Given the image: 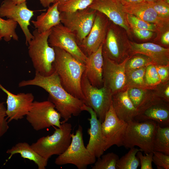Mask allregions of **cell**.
I'll return each instance as SVG.
<instances>
[{"label": "cell", "mask_w": 169, "mask_h": 169, "mask_svg": "<svg viewBox=\"0 0 169 169\" xmlns=\"http://www.w3.org/2000/svg\"><path fill=\"white\" fill-rule=\"evenodd\" d=\"M129 3H138L145 2L144 0H121Z\"/></svg>", "instance_id": "f6af8a7d"}, {"label": "cell", "mask_w": 169, "mask_h": 169, "mask_svg": "<svg viewBox=\"0 0 169 169\" xmlns=\"http://www.w3.org/2000/svg\"><path fill=\"white\" fill-rule=\"evenodd\" d=\"M97 12L88 7L72 13H60L61 23L75 35L78 45L90 31Z\"/></svg>", "instance_id": "9c48e42d"}, {"label": "cell", "mask_w": 169, "mask_h": 169, "mask_svg": "<svg viewBox=\"0 0 169 169\" xmlns=\"http://www.w3.org/2000/svg\"><path fill=\"white\" fill-rule=\"evenodd\" d=\"M130 55L141 54L149 57L155 65H169V49L150 42L138 43L129 41Z\"/></svg>", "instance_id": "ffe728a7"}, {"label": "cell", "mask_w": 169, "mask_h": 169, "mask_svg": "<svg viewBox=\"0 0 169 169\" xmlns=\"http://www.w3.org/2000/svg\"><path fill=\"white\" fill-rule=\"evenodd\" d=\"M103 55V86L107 88L112 95L127 89L125 66L130 56L122 62L118 64Z\"/></svg>", "instance_id": "5bb4252c"}, {"label": "cell", "mask_w": 169, "mask_h": 169, "mask_svg": "<svg viewBox=\"0 0 169 169\" xmlns=\"http://www.w3.org/2000/svg\"><path fill=\"white\" fill-rule=\"evenodd\" d=\"M136 118L143 120H152L159 125L168 126L169 103L156 98L145 108Z\"/></svg>", "instance_id": "603a6c76"}, {"label": "cell", "mask_w": 169, "mask_h": 169, "mask_svg": "<svg viewBox=\"0 0 169 169\" xmlns=\"http://www.w3.org/2000/svg\"><path fill=\"white\" fill-rule=\"evenodd\" d=\"M2 38H3V37H2V35L0 33V40H1L2 39Z\"/></svg>", "instance_id": "681fc988"}, {"label": "cell", "mask_w": 169, "mask_h": 169, "mask_svg": "<svg viewBox=\"0 0 169 169\" xmlns=\"http://www.w3.org/2000/svg\"><path fill=\"white\" fill-rule=\"evenodd\" d=\"M102 51L103 55L118 64L130 56L129 41L122 39L114 23L109 25Z\"/></svg>", "instance_id": "8fae6325"}, {"label": "cell", "mask_w": 169, "mask_h": 169, "mask_svg": "<svg viewBox=\"0 0 169 169\" xmlns=\"http://www.w3.org/2000/svg\"><path fill=\"white\" fill-rule=\"evenodd\" d=\"M133 33L135 35L141 40H147L151 38L153 34V31L145 29H137L132 28Z\"/></svg>", "instance_id": "b9f144b4"}, {"label": "cell", "mask_w": 169, "mask_h": 169, "mask_svg": "<svg viewBox=\"0 0 169 169\" xmlns=\"http://www.w3.org/2000/svg\"><path fill=\"white\" fill-rule=\"evenodd\" d=\"M154 151L169 155V127H161L157 123L153 142Z\"/></svg>", "instance_id": "4316f807"}, {"label": "cell", "mask_w": 169, "mask_h": 169, "mask_svg": "<svg viewBox=\"0 0 169 169\" xmlns=\"http://www.w3.org/2000/svg\"><path fill=\"white\" fill-rule=\"evenodd\" d=\"M157 125V123L152 120L141 122L133 120L128 122L123 146L127 149L137 146L145 154L153 152Z\"/></svg>", "instance_id": "277c9868"}, {"label": "cell", "mask_w": 169, "mask_h": 169, "mask_svg": "<svg viewBox=\"0 0 169 169\" xmlns=\"http://www.w3.org/2000/svg\"><path fill=\"white\" fill-rule=\"evenodd\" d=\"M6 111L4 103L0 102V138L6 133L9 128Z\"/></svg>", "instance_id": "f35d334b"}, {"label": "cell", "mask_w": 169, "mask_h": 169, "mask_svg": "<svg viewBox=\"0 0 169 169\" xmlns=\"http://www.w3.org/2000/svg\"><path fill=\"white\" fill-rule=\"evenodd\" d=\"M81 88L85 99V105L93 110L98 120L102 123L112 105V94L104 86L100 88L93 86L84 73L81 79Z\"/></svg>", "instance_id": "52a82bcc"}, {"label": "cell", "mask_w": 169, "mask_h": 169, "mask_svg": "<svg viewBox=\"0 0 169 169\" xmlns=\"http://www.w3.org/2000/svg\"><path fill=\"white\" fill-rule=\"evenodd\" d=\"M161 43L165 45L169 44V31L167 30L162 35L161 39Z\"/></svg>", "instance_id": "7bdbcfd3"}, {"label": "cell", "mask_w": 169, "mask_h": 169, "mask_svg": "<svg viewBox=\"0 0 169 169\" xmlns=\"http://www.w3.org/2000/svg\"><path fill=\"white\" fill-rule=\"evenodd\" d=\"M150 89L154 96L169 103V80L161 82Z\"/></svg>", "instance_id": "e575fe53"}, {"label": "cell", "mask_w": 169, "mask_h": 169, "mask_svg": "<svg viewBox=\"0 0 169 169\" xmlns=\"http://www.w3.org/2000/svg\"><path fill=\"white\" fill-rule=\"evenodd\" d=\"M33 15L34 11L28 8L26 1L16 4L4 0L0 6V17L12 19L19 24L25 35L26 45L33 38L28 28L30 19Z\"/></svg>", "instance_id": "7c38bea8"}, {"label": "cell", "mask_w": 169, "mask_h": 169, "mask_svg": "<svg viewBox=\"0 0 169 169\" xmlns=\"http://www.w3.org/2000/svg\"><path fill=\"white\" fill-rule=\"evenodd\" d=\"M26 116L27 121L36 131L53 126L59 127L62 123L60 113L54 104L48 100L33 101Z\"/></svg>", "instance_id": "ba28073f"}, {"label": "cell", "mask_w": 169, "mask_h": 169, "mask_svg": "<svg viewBox=\"0 0 169 169\" xmlns=\"http://www.w3.org/2000/svg\"><path fill=\"white\" fill-rule=\"evenodd\" d=\"M119 159L118 155L113 152L103 154L98 158L92 169H116V164Z\"/></svg>", "instance_id": "d6a6232c"}, {"label": "cell", "mask_w": 169, "mask_h": 169, "mask_svg": "<svg viewBox=\"0 0 169 169\" xmlns=\"http://www.w3.org/2000/svg\"><path fill=\"white\" fill-rule=\"evenodd\" d=\"M28 85L39 87L49 93L48 100L54 104L63 119L62 123L67 122L72 115L78 116L83 111L84 102L72 96L65 89L55 71L47 76L35 72L33 79L23 80L18 84L19 87Z\"/></svg>", "instance_id": "6da1fadb"}, {"label": "cell", "mask_w": 169, "mask_h": 169, "mask_svg": "<svg viewBox=\"0 0 169 169\" xmlns=\"http://www.w3.org/2000/svg\"><path fill=\"white\" fill-rule=\"evenodd\" d=\"M140 149L134 147L118 160L116 164L117 169H136L139 164V159L136 156Z\"/></svg>", "instance_id": "f1b7e54d"}, {"label": "cell", "mask_w": 169, "mask_h": 169, "mask_svg": "<svg viewBox=\"0 0 169 169\" xmlns=\"http://www.w3.org/2000/svg\"><path fill=\"white\" fill-rule=\"evenodd\" d=\"M149 3L159 16L169 19V0H159Z\"/></svg>", "instance_id": "8d00e7d4"}, {"label": "cell", "mask_w": 169, "mask_h": 169, "mask_svg": "<svg viewBox=\"0 0 169 169\" xmlns=\"http://www.w3.org/2000/svg\"><path fill=\"white\" fill-rule=\"evenodd\" d=\"M67 0H55L54 3H58V4H60L64 2Z\"/></svg>", "instance_id": "7dc6e473"}, {"label": "cell", "mask_w": 169, "mask_h": 169, "mask_svg": "<svg viewBox=\"0 0 169 169\" xmlns=\"http://www.w3.org/2000/svg\"><path fill=\"white\" fill-rule=\"evenodd\" d=\"M71 140L66 150L59 155L54 163L59 166L68 164L75 166L78 169H86L89 165L94 164L96 157L84 146L83 128L79 125L75 134H71Z\"/></svg>", "instance_id": "8992f818"}, {"label": "cell", "mask_w": 169, "mask_h": 169, "mask_svg": "<svg viewBox=\"0 0 169 169\" xmlns=\"http://www.w3.org/2000/svg\"><path fill=\"white\" fill-rule=\"evenodd\" d=\"M127 13L133 15L147 22L155 24L158 31H162L169 25V19L159 16L149 3H129L120 0Z\"/></svg>", "instance_id": "ac0fdd59"}, {"label": "cell", "mask_w": 169, "mask_h": 169, "mask_svg": "<svg viewBox=\"0 0 169 169\" xmlns=\"http://www.w3.org/2000/svg\"><path fill=\"white\" fill-rule=\"evenodd\" d=\"M153 162L158 169H169V155L156 151H153Z\"/></svg>", "instance_id": "74e56055"}, {"label": "cell", "mask_w": 169, "mask_h": 169, "mask_svg": "<svg viewBox=\"0 0 169 169\" xmlns=\"http://www.w3.org/2000/svg\"><path fill=\"white\" fill-rule=\"evenodd\" d=\"M146 67L125 72L127 89L130 88L150 89L146 85L145 75Z\"/></svg>", "instance_id": "83f0119b"}, {"label": "cell", "mask_w": 169, "mask_h": 169, "mask_svg": "<svg viewBox=\"0 0 169 169\" xmlns=\"http://www.w3.org/2000/svg\"><path fill=\"white\" fill-rule=\"evenodd\" d=\"M127 20L131 28L145 29L153 32L158 31L155 24L146 22L133 15L127 13Z\"/></svg>", "instance_id": "836d02e7"}, {"label": "cell", "mask_w": 169, "mask_h": 169, "mask_svg": "<svg viewBox=\"0 0 169 169\" xmlns=\"http://www.w3.org/2000/svg\"><path fill=\"white\" fill-rule=\"evenodd\" d=\"M58 3H53L45 12L38 16L35 20L31 22L36 29L40 33H44L51 29L61 23L60 12L58 9Z\"/></svg>", "instance_id": "cb8c5ba5"}, {"label": "cell", "mask_w": 169, "mask_h": 169, "mask_svg": "<svg viewBox=\"0 0 169 169\" xmlns=\"http://www.w3.org/2000/svg\"><path fill=\"white\" fill-rule=\"evenodd\" d=\"M94 0H67L62 3L58 4V9L60 13H72L86 8Z\"/></svg>", "instance_id": "1f68e13d"}, {"label": "cell", "mask_w": 169, "mask_h": 169, "mask_svg": "<svg viewBox=\"0 0 169 169\" xmlns=\"http://www.w3.org/2000/svg\"><path fill=\"white\" fill-rule=\"evenodd\" d=\"M127 89L113 94L112 99V105L117 116L126 123L134 120L138 115L128 96Z\"/></svg>", "instance_id": "7402d4cb"}, {"label": "cell", "mask_w": 169, "mask_h": 169, "mask_svg": "<svg viewBox=\"0 0 169 169\" xmlns=\"http://www.w3.org/2000/svg\"><path fill=\"white\" fill-rule=\"evenodd\" d=\"M10 1L15 4H20L26 2L27 0H8Z\"/></svg>", "instance_id": "bcb514c9"}, {"label": "cell", "mask_w": 169, "mask_h": 169, "mask_svg": "<svg viewBox=\"0 0 169 169\" xmlns=\"http://www.w3.org/2000/svg\"><path fill=\"white\" fill-rule=\"evenodd\" d=\"M53 48L55 54L53 64L54 70L58 75L62 85L69 93L83 101L85 104L81 88V79L85 64L64 50L57 47Z\"/></svg>", "instance_id": "7a4b0ae2"}, {"label": "cell", "mask_w": 169, "mask_h": 169, "mask_svg": "<svg viewBox=\"0 0 169 169\" xmlns=\"http://www.w3.org/2000/svg\"><path fill=\"white\" fill-rule=\"evenodd\" d=\"M102 44L96 51L88 56L84 73L91 84L98 88L103 86Z\"/></svg>", "instance_id": "44dd1931"}, {"label": "cell", "mask_w": 169, "mask_h": 169, "mask_svg": "<svg viewBox=\"0 0 169 169\" xmlns=\"http://www.w3.org/2000/svg\"><path fill=\"white\" fill-rule=\"evenodd\" d=\"M127 123L117 116L111 105L101 124V130L105 144V151L115 145L123 146V140Z\"/></svg>", "instance_id": "4fadbf2b"}, {"label": "cell", "mask_w": 169, "mask_h": 169, "mask_svg": "<svg viewBox=\"0 0 169 169\" xmlns=\"http://www.w3.org/2000/svg\"><path fill=\"white\" fill-rule=\"evenodd\" d=\"M83 111H88L90 115L88 119L90 125L88 130L90 139L86 148L96 158L100 157L105 151V144L101 130V123L98 120L96 114L90 107L84 104Z\"/></svg>", "instance_id": "d6986e66"}, {"label": "cell", "mask_w": 169, "mask_h": 169, "mask_svg": "<svg viewBox=\"0 0 169 169\" xmlns=\"http://www.w3.org/2000/svg\"><path fill=\"white\" fill-rule=\"evenodd\" d=\"M48 42L52 47H57L67 52L78 61L85 64L88 57L78 44L75 35L62 23L53 27Z\"/></svg>", "instance_id": "30bf717a"}, {"label": "cell", "mask_w": 169, "mask_h": 169, "mask_svg": "<svg viewBox=\"0 0 169 169\" xmlns=\"http://www.w3.org/2000/svg\"><path fill=\"white\" fill-rule=\"evenodd\" d=\"M127 93L133 105L137 110L138 115L156 98L150 88H130L127 89Z\"/></svg>", "instance_id": "484cf974"}, {"label": "cell", "mask_w": 169, "mask_h": 169, "mask_svg": "<svg viewBox=\"0 0 169 169\" xmlns=\"http://www.w3.org/2000/svg\"><path fill=\"white\" fill-rule=\"evenodd\" d=\"M145 81L146 85L149 88L161 82L155 65L151 64L146 67Z\"/></svg>", "instance_id": "d590c367"}, {"label": "cell", "mask_w": 169, "mask_h": 169, "mask_svg": "<svg viewBox=\"0 0 169 169\" xmlns=\"http://www.w3.org/2000/svg\"><path fill=\"white\" fill-rule=\"evenodd\" d=\"M18 23L12 19H4L0 17V33L6 42L9 41L12 38L16 41L19 37L16 32Z\"/></svg>", "instance_id": "f546056e"}, {"label": "cell", "mask_w": 169, "mask_h": 169, "mask_svg": "<svg viewBox=\"0 0 169 169\" xmlns=\"http://www.w3.org/2000/svg\"><path fill=\"white\" fill-rule=\"evenodd\" d=\"M143 155L141 151H138L136 155L140 159L141 169H152V163L153 162V152Z\"/></svg>", "instance_id": "ab89813d"}, {"label": "cell", "mask_w": 169, "mask_h": 169, "mask_svg": "<svg viewBox=\"0 0 169 169\" xmlns=\"http://www.w3.org/2000/svg\"></svg>", "instance_id": "f907efd6"}, {"label": "cell", "mask_w": 169, "mask_h": 169, "mask_svg": "<svg viewBox=\"0 0 169 169\" xmlns=\"http://www.w3.org/2000/svg\"><path fill=\"white\" fill-rule=\"evenodd\" d=\"M51 29L44 33L35 29L32 33L33 38L28 44V55L35 72L44 76H49L54 71L55 52L48 42Z\"/></svg>", "instance_id": "3957f363"}, {"label": "cell", "mask_w": 169, "mask_h": 169, "mask_svg": "<svg viewBox=\"0 0 169 169\" xmlns=\"http://www.w3.org/2000/svg\"><path fill=\"white\" fill-rule=\"evenodd\" d=\"M40 4L44 8L49 7L50 4L54 2L55 0H39Z\"/></svg>", "instance_id": "ee69618b"}, {"label": "cell", "mask_w": 169, "mask_h": 169, "mask_svg": "<svg viewBox=\"0 0 169 169\" xmlns=\"http://www.w3.org/2000/svg\"><path fill=\"white\" fill-rule=\"evenodd\" d=\"M88 7L103 14L113 23L124 29L129 34L131 33L127 13L120 0H94Z\"/></svg>", "instance_id": "e0dca14e"}, {"label": "cell", "mask_w": 169, "mask_h": 169, "mask_svg": "<svg viewBox=\"0 0 169 169\" xmlns=\"http://www.w3.org/2000/svg\"><path fill=\"white\" fill-rule=\"evenodd\" d=\"M108 19L103 14L97 11L90 31L79 45L87 57L96 51L103 44L110 24Z\"/></svg>", "instance_id": "9a60e30c"}, {"label": "cell", "mask_w": 169, "mask_h": 169, "mask_svg": "<svg viewBox=\"0 0 169 169\" xmlns=\"http://www.w3.org/2000/svg\"><path fill=\"white\" fill-rule=\"evenodd\" d=\"M159 0H144L145 2H147L148 3H151L154 2L156 1H157Z\"/></svg>", "instance_id": "c3c4849f"}, {"label": "cell", "mask_w": 169, "mask_h": 169, "mask_svg": "<svg viewBox=\"0 0 169 169\" xmlns=\"http://www.w3.org/2000/svg\"><path fill=\"white\" fill-rule=\"evenodd\" d=\"M72 127L70 123H62L60 127L55 128L52 135L40 137L31 146L48 160L54 155H60L66 150L70 144Z\"/></svg>", "instance_id": "5b68a950"}, {"label": "cell", "mask_w": 169, "mask_h": 169, "mask_svg": "<svg viewBox=\"0 0 169 169\" xmlns=\"http://www.w3.org/2000/svg\"><path fill=\"white\" fill-rule=\"evenodd\" d=\"M6 153L10 155L6 160L5 164L13 155L19 154L22 157L32 161L37 165L38 169H45L48 164V160L45 159L31 147V145L26 142H20L8 149Z\"/></svg>", "instance_id": "d4e9b609"}, {"label": "cell", "mask_w": 169, "mask_h": 169, "mask_svg": "<svg viewBox=\"0 0 169 169\" xmlns=\"http://www.w3.org/2000/svg\"><path fill=\"white\" fill-rule=\"evenodd\" d=\"M0 89L7 95L6 113L8 122L18 120L26 116L30 110L34 101V96L30 93H11L0 84Z\"/></svg>", "instance_id": "2e32d148"}, {"label": "cell", "mask_w": 169, "mask_h": 169, "mask_svg": "<svg viewBox=\"0 0 169 169\" xmlns=\"http://www.w3.org/2000/svg\"><path fill=\"white\" fill-rule=\"evenodd\" d=\"M155 66L161 82L169 80V65Z\"/></svg>", "instance_id": "60d3db41"}, {"label": "cell", "mask_w": 169, "mask_h": 169, "mask_svg": "<svg viewBox=\"0 0 169 169\" xmlns=\"http://www.w3.org/2000/svg\"><path fill=\"white\" fill-rule=\"evenodd\" d=\"M153 64L149 57L143 54H136L130 55L125 66V72Z\"/></svg>", "instance_id": "4dcf8cb0"}]
</instances>
